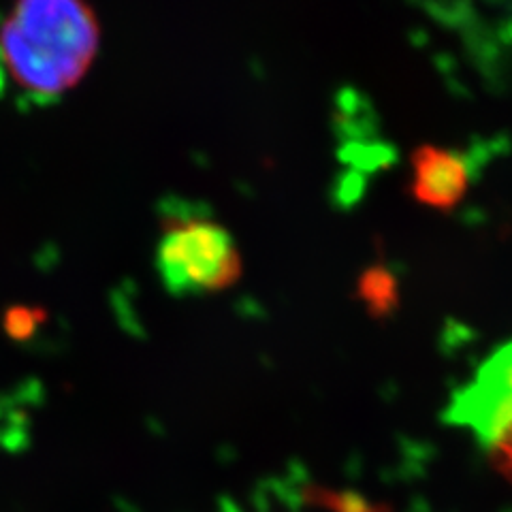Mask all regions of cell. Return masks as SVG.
Returning a JSON list of instances; mask_svg holds the SVG:
<instances>
[{
  "label": "cell",
  "instance_id": "obj_3",
  "mask_svg": "<svg viewBox=\"0 0 512 512\" xmlns=\"http://www.w3.org/2000/svg\"><path fill=\"white\" fill-rule=\"evenodd\" d=\"M444 423L493 453L512 431V340L495 348L474 376L453 393Z\"/></svg>",
  "mask_w": 512,
  "mask_h": 512
},
{
  "label": "cell",
  "instance_id": "obj_5",
  "mask_svg": "<svg viewBox=\"0 0 512 512\" xmlns=\"http://www.w3.org/2000/svg\"><path fill=\"white\" fill-rule=\"evenodd\" d=\"M39 310H30V308H13L5 316V327L13 335V338H24L35 325H39Z\"/></svg>",
  "mask_w": 512,
  "mask_h": 512
},
{
  "label": "cell",
  "instance_id": "obj_6",
  "mask_svg": "<svg viewBox=\"0 0 512 512\" xmlns=\"http://www.w3.org/2000/svg\"><path fill=\"white\" fill-rule=\"evenodd\" d=\"M491 455L495 459V466H498V470L512 483V431Z\"/></svg>",
  "mask_w": 512,
  "mask_h": 512
},
{
  "label": "cell",
  "instance_id": "obj_1",
  "mask_svg": "<svg viewBox=\"0 0 512 512\" xmlns=\"http://www.w3.org/2000/svg\"><path fill=\"white\" fill-rule=\"evenodd\" d=\"M101 24L86 0H15L0 26V58L37 99L75 88L99 54Z\"/></svg>",
  "mask_w": 512,
  "mask_h": 512
},
{
  "label": "cell",
  "instance_id": "obj_4",
  "mask_svg": "<svg viewBox=\"0 0 512 512\" xmlns=\"http://www.w3.org/2000/svg\"><path fill=\"white\" fill-rule=\"evenodd\" d=\"M468 169L463 160L434 146L416 150L412 156V192L425 205L453 207L466 195Z\"/></svg>",
  "mask_w": 512,
  "mask_h": 512
},
{
  "label": "cell",
  "instance_id": "obj_2",
  "mask_svg": "<svg viewBox=\"0 0 512 512\" xmlns=\"http://www.w3.org/2000/svg\"><path fill=\"white\" fill-rule=\"evenodd\" d=\"M242 254L220 222L171 207L156 246V271L171 295H210L242 278Z\"/></svg>",
  "mask_w": 512,
  "mask_h": 512
}]
</instances>
